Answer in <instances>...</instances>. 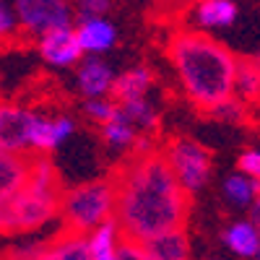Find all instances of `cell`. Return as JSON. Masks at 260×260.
<instances>
[{"instance_id":"1","label":"cell","mask_w":260,"mask_h":260,"mask_svg":"<svg viewBox=\"0 0 260 260\" xmlns=\"http://www.w3.org/2000/svg\"><path fill=\"white\" fill-rule=\"evenodd\" d=\"M115 219L122 234L146 242L169 229L187 226L190 192L180 185L164 151L138 148L115 172Z\"/></svg>"},{"instance_id":"2","label":"cell","mask_w":260,"mask_h":260,"mask_svg":"<svg viewBox=\"0 0 260 260\" xmlns=\"http://www.w3.org/2000/svg\"><path fill=\"white\" fill-rule=\"evenodd\" d=\"M167 60L185 99L201 112H211L234 96L237 57L211 31L185 26L167 39Z\"/></svg>"},{"instance_id":"3","label":"cell","mask_w":260,"mask_h":260,"mask_svg":"<svg viewBox=\"0 0 260 260\" xmlns=\"http://www.w3.org/2000/svg\"><path fill=\"white\" fill-rule=\"evenodd\" d=\"M60 177L57 167L47 159V154L31 156L29 182L13 192L11 198L0 201V226L6 237L37 234L50 221L60 219Z\"/></svg>"},{"instance_id":"4","label":"cell","mask_w":260,"mask_h":260,"mask_svg":"<svg viewBox=\"0 0 260 260\" xmlns=\"http://www.w3.org/2000/svg\"><path fill=\"white\" fill-rule=\"evenodd\" d=\"M76 120L62 112H42L37 107L3 104L0 110V151L11 154H55L76 136Z\"/></svg>"},{"instance_id":"5","label":"cell","mask_w":260,"mask_h":260,"mask_svg":"<svg viewBox=\"0 0 260 260\" xmlns=\"http://www.w3.org/2000/svg\"><path fill=\"white\" fill-rule=\"evenodd\" d=\"M117 192L115 180H91L62 192L60 224L62 229L89 234L94 226L115 219Z\"/></svg>"},{"instance_id":"6","label":"cell","mask_w":260,"mask_h":260,"mask_svg":"<svg viewBox=\"0 0 260 260\" xmlns=\"http://www.w3.org/2000/svg\"><path fill=\"white\" fill-rule=\"evenodd\" d=\"M164 156H167L172 172L177 175L180 185L190 195L201 192L211 182V172H213L211 151L195 138H172L164 146Z\"/></svg>"},{"instance_id":"7","label":"cell","mask_w":260,"mask_h":260,"mask_svg":"<svg viewBox=\"0 0 260 260\" xmlns=\"http://www.w3.org/2000/svg\"><path fill=\"white\" fill-rule=\"evenodd\" d=\"M13 6L21 21V34L31 39L52 29L76 24L73 0H13Z\"/></svg>"},{"instance_id":"8","label":"cell","mask_w":260,"mask_h":260,"mask_svg":"<svg viewBox=\"0 0 260 260\" xmlns=\"http://www.w3.org/2000/svg\"><path fill=\"white\" fill-rule=\"evenodd\" d=\"M34 42H37L39 60L45 65H50V68H57V71H73L86 57V52L81 47V39H78V31H76V24L52 29L47 34L37 37Z\"/></svg>"},{"instance_id":"9","label":"cell","mask_w":260,"mask_h":260,"mask_svg":"<svg viewBox=\"0 0 260 260\" xmlns=\"http://www.w3.org/2000/svg\"><path fill=\"white\" fill-rule=\"evenodd\" d=\"M73 86L81 94V99H94V96H112L117 73L112 65L102 60V55H86L76 68H73Z\"/></svg>"},{"instance_id":"10","label":"cell","mask_w":260,"mask_h":260,"mask_svg":"<svg viewBox=\"0 0 260 260\" xmlns=\"http://www.w3.org/2000/svg\"><path fill=\"white\" fill-rule=\"evenodd\" d=\"M99 138H102V146L110 151V154H117V156L133 154V151L148 146V136H143L136 127V122L125 115L122 107L117 110V115L112 120L99 125Z\"/></svg>"},{"instance_id":"11","label":"cell","mask_w":260,"mask_h":260,"mask_svg":"<svg viewBox=\"0 0 260 260\" xmlns=\"http://www.w3.org/2000/svg\"><path fill=\"white\" fill-rule=\"evenodd\" d=\"M240 18V8L234 0H195L190 3V26L203 31H221L234 26Z\"/></svg>"},{"instance_id":"12","label":"cell","mask_w":260,"mask_h":260,"mask_svg":"<svg viewBox=\"0 0 260 260\" xmlns=\"http://www.w3.org/2000/svg\"><path fill=\"white\" fill-rule=\"evenodd\" d=\"M76 31L86 55H107L110 50L117 47V26L107 16L78 18Z\"/></svg>"},{"instance_id":"13","label":"cell","mask_w":260,"mask_h":260,"mask_svg":"<svg viewBox=\"0 0 260 260\" xmlns=\"http://www.w3.org/2000/svg\"><path fill=\"white\" fill-rule=\"evenodd\" d=\"M221 245L234 257H257L260 255V224L252 219H237L221 232Z\"/></svg>"},{"instance_id":"14","label":"cell","mask_w":260,"mask_h":260,"mask_svg":"<svg viewBox=\"0 0 260 260\" xmlns=\"http://www.w3.org/2000/svg\"><path fill=\"white\" fill-rule=\"evenodd\" d=\"M154 86H156L154 71H151L148 65H133V68L117 73L112 99H117L120 104L130 102V99H143V96H151Z\"/></svg>"},{"instance_id":"15","label":"cell","mask_w":260,"mask_h":260,"mask_svg":"<svg viewBox=\"0 0 260 260\" xmlns=\"http://www.w3.org/2000/svg\"><path fill=\"white\" fill-rule=\"evenodd\" d=\"M143 247L148 260H185L190 257V237L185 226H180L151 237V240L143 242Z\"/></svg>"},{"instance_id":"16","label":"cell","mask_w":260,"mask_h":260,"mask_svg":"<svg viewBox=\"0 0 260 260\" xmlns=\"http://www.w3.org/2000/svg\"><path fill=\"white\" fill-rule=\"evenodd\" d=\"M31 175V156L0 151V201L11 198L29 182Z\"/></svg>"},{"instance_id":"17","label":"cell","mask_w":260,"mask_h":260,"mask_svg":"<svg viewBox=\"0 0 260 260\" xmlns=\"http://www.w3.org/2000/svg\"><path fill=\"white\" fill-rule=\"evenodd\" d=\"M122 226L117 219H110L99 226H94L86 240H89V257L91 260H117L120 245H122Z\"/></svg>"},{"instance_id":"18","label":"cell","mask_w":260,"mask_h":260,"mask_svg":"<svg viewBox=\"0 0 260 260\" xmlns=\"http://www.w3.org/2000/svg\"><path fill=\"white\" fill-rule=\"evenodd\" d=\"M260 192V182L250 175H245L242 169L232 172V175L221 182V198L226 201L229 208H237V211H250V206L255 203Z\"/></svg>"},{"instance_id":"19","label":"cell","mask_w":260,"mask_h":260,"mask_svg":"<svg viewBox=\"0 0 260 260\" xmlns=\"http://www.w3.org/2000/svg\"><path fill=\"white\" fill-rule=\"evenodd\" d=\"M42 260H91L89 257V240L81 232L62 229L60 237H52L47 242Z\"/></svg>"},{"instance_id":"20","label":"cell","mask_w":260,"mask_h":260,"mask_svg":"<svg viewBox=\"0 0 260 260\" xmlns=\"http://www.w3.org/2000/svg\"><path fill=\"white\" fill-rule=\"evenodd\" d=\"M125 115L136 122V127L141 130L143 136H154L159 133V127H161V112L156 110V104L151 102V96H143V99H130V102H122L120 104Z\"/></svg>"},{"instance_id":"21","label":"cell","mask_w":260,"mask_h":260,"mask_svg":"<svg viewBox=\"0 0 260 260\" xmlns=\"http://www.w3.org/2000/svg\"><path fill=\"white\" fill-rule=\"evenodd\" d=\"M234 94L250 104L260 102V62H257V57H240Z\"/></svg>"},{"instance_id":"22","label":"cell","mask_w":260,"mask_h":260,"mask_svg":"<svg viewBox=\"0 0 260 260\" xmlns=\"http://www.w3.org/2000/svg\"><path fill=\"white\" fill-rule=\"evenodd\" d=\"M120 110V102L112 96H94V99H83L81 104V115L89 120L91 125H104L107 120H112Z\"/></svg>"},{"instance_id":"23","label":"cell","mask_w":260,"mask_h":260,"mask_svg":"<svg viewBox=\"0 0 260 260\" xmlns=\"http://www.w3.org/2000/svg\"><path fill=\"white\" fill-rule=\"evenodd\" d=\"M250 102H245V99H240V96H232V99H226L224 104H219L216 110H211L208 115L211 117H216V120H224V122H232V125H240V122H245V117H247V107Z\"/></svg>"},{"instance_id":"24","label":"cell","mask_w":260,"mask_h":260,"mask_svg":"<svg viewBox=\"0 0 260 260\" xmlns=\"http://www.w3.org/2000/svg\"><path fill=\"white\" fill-rule=\"evenodd\" d=\"M18 31H21V21L13 0H0V34H3V39H11Z\"/></svg>"},{"instance_id":"25","label":"cell","mask_w":260,"mask_h":260,"mask_svg":"<svg viewBox=\"0 0 260 260\" xmlns=\"http://www.w3.org/2000/svg\"><path fill=\"white\" fill-rule=\"evenodd\" d=\"M115 0H73L76 21L78 18H91V16H107L112 11Z\"/></svg>"},{"instance_id":"26","label":"cell","mask_w":260,"mask_h":260,"mask_svg":"<svg viewBox=\"0 0 260 260\" xmlns=\"http://www.w3.org/2000/svg\"><path fill=\"white\" fill-rule=\"evenodd\" d=\"M237 169H242L245 175L255 177L260 182V148H247L240 154V159H237Z\"/></svg>"},{"instance_id":"27","label":"cell","mask_w":260,"mask_h":260,"mask_svg":"<svg viewBox=\"0 0 260 260\" xmlns=\"http://www.w3.org/2000/svg\"><path fill=\"white\" fill-rule=\"evenodd\" d=\"M117 260H148V257H146V247H143V242L130 240V237H122V245H120Z\"/></svg>"},{"instance_id":"28","label":"cell","mask_w":260,"mask_h":260,"mask_svg":"<svg viewBox=\"0 0 260 260\" xmlns=\"http://www.w3.org/2000/svg\"><path fill=\"white\" fill-rule=\"evenodd\" d=\"M250 219L260 224V192H257V198H255V203L250 206Z\"/></svg>"},{"instance_id":"29","label":"cell","mask_w":260,"mask_h":260,"mask_svg":"<svg viewBox=\"0 0 260 260\" xmlns=\"http://www.w3.org/2000/svg\"><path fill=\"white\" fill-rule=\"evenodd\" d=\"M154 3H161V6H167V3H182V0H154Z\"/></svg>"},{"instance_id":"30","label":"cell","mask_w":260,"mask_h":260,"mask_svg":"<svg viewBox=\"0 0 260 260\" xmlns=\"http://www.w3.org/2000/svg\"><path fill=\"white\" fill-rule=\"evenodd\" d=\"M182 3H195V0H182Z\"/></svg>"},{"instance_id":"31","label":"cell","mask_w":260,"mask_h":260,"mask_svg":"<svg viewBox=\"0 0 260 260\" xmlns=\"http://www.w3.org/2000/svg\"><path fill=\"white\" fill-rule=\"evenodd\" d=\"M255 57H257V62H260V52H257V55H255Z\"/></svg>"},{"instance_id":"32","label":"cell","mask_w":260,"mask_h":260,"mask_svg":"<svg viewBox=\"0 0 260 260\" xmlns=\"http://www.w3.org/2000/svg\"><path fill=\"white\" fill-rule=\"evenodd\" d=\"M257 257H260V255H257Z\"/></svg>"}]
</instances>
